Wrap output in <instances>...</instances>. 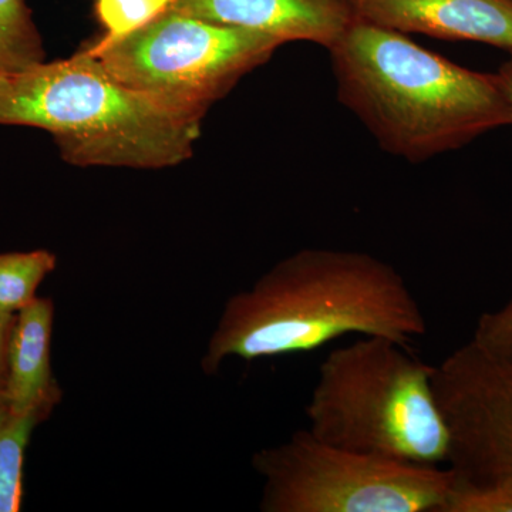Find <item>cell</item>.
I'll list each match as a JSON object with an SVG mask.
<instances>
[{"instance_id":"6da1fadb","label":"cell","mask_w":512,"mask_h":512,"mask_svg":"<svg viewBox=\"0 0 512 512\" xmlns=\"http://www.w3.org/2000/svg\"><path fill=\"white\" fill-rule=\"evenodd\" d=\"M426 333L419 302L392 265L366 252L306 248L229 296L201 369L215 375L232 357L313 352L349 335L410 348Z\"/></svg>"},{"instance_id":"7a4b0ae2","label":"cell","mask_w":512,"mask_h":512,"mask_svg":"<svg viewBox=\"0 0 512 512\" xmlns=\"http://www.w3.org/2000/svg\"><path fill=\"white\" fill-rule=\"evenodd\" d=\"M328 52L340 104L394 157L424 163L512 126L497 73L466 69L404 33L353 16Z\"/></svg>"},{"instance_id":"3957f363","label":"cell","mask_w":512,"mask_h":512,"mask_svg":"<svg viewBox=\"0 0 512 512\" xmlns=\"http://www.w3.org/2000/svg\"><path fill=\"white\" fill-rule=\"evenodd\" d=\"M202 120L131 89L83 49L10 76L0 93V126L47 131L63 160L77 167L183 164L194 153Z\"/></svg>"},{"instance_id":"277c9868","label":"cell","mask_w":512,"mask_h":512,"mask_svg":"<svg viewBox=\"0 0 512 512\" xmlns=\"http://www.w3.org/2000/svg\"><path fill=\"white\" fill-rule=\"evenodd\" d=\"M433 372L407 346L377 336L332 350L306 406L308 430L357 453L424 467L447 464L450 433Z\"/></svg>"},{"instance_id":"5b68a950","label":"cell","mask_w":512,"mask_h":512,"mask_svg":"<svg viewBox=\"0 0 512 512\" xmlns=\"http://www.w3.org/2000/svg\"><path fill=\"white\" fill-rule=\"evenodd\" d=\"M281 40L229 28L173 8L128 35L84 47L131 89L205 117L242 77L268 62Z\"/></svg>"},{"instance_id":"8992f818","label":"cell","mask_w":512,"mask_h":512,"mask_svg":"<svg viewBox=\"0 0 512 512\" xmlns=\"http://www.w3.org/2000/svg\"><path fill=\"white\" fill-rule=\"evenodd\" d=\"M252 466L264 478V512H443L456 476L345 450L296 431L262 448Z\"/></svg>"},{"instance_id":"52a82bcc","label":"cell","mask_w":512,"mask_h":512,"mask_svg":"<svg viewBox=\"0 0 512 512\" xmlns=\"http://www.w3.org/2000/svg\"><path fill=\"white\" fill-rule=\"evenodd\" d=\"M433 389L457 480L512 478V357L491 355L470 340L434 366Z\"/></svg>"},{"instance_id":"ba28073f","label":"cell","mask_w":512,"mask_h":512,"mask_svg":"<svg viewBox=\"0 0 512 512\" xmlns=\"http://www.w3.org/2000/svg\"><path fill=\"white\" fill-rule=\"evenodd\" d=\"M353 16L404 35L512 52V0H348Z\"/></svg>"},{"instance_id":"9c48e42d","label":"cell","mask_w":512,"mask_h":512,"mask_svg":"<svg viewBox=\"0 0 512 512\" xmlns=\"http://www.w3.org/2000/svg\"><path fill=\"white\" fill-rule=\"evenodd\" d=\"M171 8L284 43L309 42L326 50L353 19L348 0H177Z\"/></svg>"},{"instance_id":"30bf717a","label":"cell","mask_w":512,"mask_h":512,"mask_svg":"<svg viewBox=\"0 0 512 512\" xmlns=\"http://www.w3.org/2000/svg\"><path fill=\"white\" fill-rule=\"evenodd\" d=\"M55 305L36 298L16 313L9 340L5 393L12 414H49L62 396L50 365Z\"/></svg>"},{"instance_id":"8fae6325","label":"cell","mask_w":512,"mask_h":512,"mask_svg":"<svg viewBox=\"0 0 512 512\" xmlns=\"http://www.w3.org/2000/svg\"><path fill=\"white\" fill-rule=\"evenodd\" d=\"M45 60L42 36L26 0H0V73L15 76Z\"/></svg>"},{"instance_id":"7c38bea8","label":"cell","mask_w":512,"mask_h":512,"mask_svg":"<svg viewBox=\"0 0 512 512\" xmlns=\"http://www.w3.org/2000/svg\"><path fill=\"white\" fill-rule=\"evenodd\" d=\"M56 265V255L46 249L0 254V312L16 315L35 301L37 288Z\"/></svg>"},{"instance_id":"4fadbf2b","label":"cell","mask_w":512,"mask_h":512,"mask_svg":"<svg viewBox=\"0 0 512 512\" xmlns=\"http://www.w3.org/2000/svg\"><path fill=\"white\" fill-rule=\"evenodd\" d=\"M46 413L13 414L0 430V512H18L23 497V461L37 424Z\"/></svg>"},{"instance_id":"5bb4252c","label":"cell","mask_w":512,"mask_h":512,"mask_svg":"<svg viewBox=\"0 0 512 512\" xmlns=\"http://www.w3.org/2000/svg\"><path fill=\"white\" fill-rule=\"evenodd\" d=\"M177 0H96V16L104 37L128 35L171 8Z\"/></svg>"},{"instance_id":"9a60e30c","label":"cell","mask_w":512,"mask_h":512,"mask_svg":"<svg viewBox=\"0 0 512 512\" xmlns=\"http://www.w3.org/2000/svg\"><path fill=\"white\" fill-rule=\"evenodd\" d=\"M443 512H512V478L487 484L461 483L456 478Z\"/></svg>"},{"instance_id":"2e32d148","label":"cell","mask_w":512,"mask_h":512,"mask_svg":"<svg viewBox=\"0 0 512 512\" xmlns=\"http://www.w3.org/2000/svg\"><path fill=\"white\" fill-rule=\"evenodd\" d=\"M471 340L491 355L512 357V301L498 311L484 313Z\"/></svg>"},{"instance_id":"e0dca14e","label":"cell","mask_w":512,"mask_h":512,"mask_svg":"<svg viewBox=\"0 0 512 512\" xmlns=\"http://www.w3.org/2000/svg\"><path fill=\"white\" fill-rule=\"evenodd\" d=\"M16 315L0 312V389L5 390L10 335Z\"/></svg>"},{"instance_id":"ac0fdd59","label":"cell","mask_w":512,"mask_h":512,"mask_svg":"<svg viewBox=\"0 0 512 512\" xmlns=\"http://www.w3.org/2000/svg\"><path fill=\"white\" fill-rule=\"evenodd\" d=\"M497 74L503 84L504 92L512 104V52H510V59L500 67Z\"/></svg>"},{"instance_id":"d6986e66","label":"cell","mask_w":512,"mask_h":512,"mask_svg":"<svg viewBox=\"0 0 512 512\" xmlns=\"http://www.w3.org/2000/svg\"><path fill=\"white\" fill-rule=\"evenodd\" d=\"M12 416V410H10V404L8 397H6L5 390L0 389V430L6 426V423H8Z\"/></svg>"},{"instance_id":"ffe728a7","label":"cell","mask_w":512,"mask_h":512,"mask_svg":"<svg viewBox=\"0 0 512 512\" xmlns=\"http://www.w3.org/2000/svg\"><path fill=\"white\" fill-rule=\"evenodd\" d=\"M10 76L8 74L0 73V93L5 90V87L8 86Z\"/></svg>"}]
</instances>
